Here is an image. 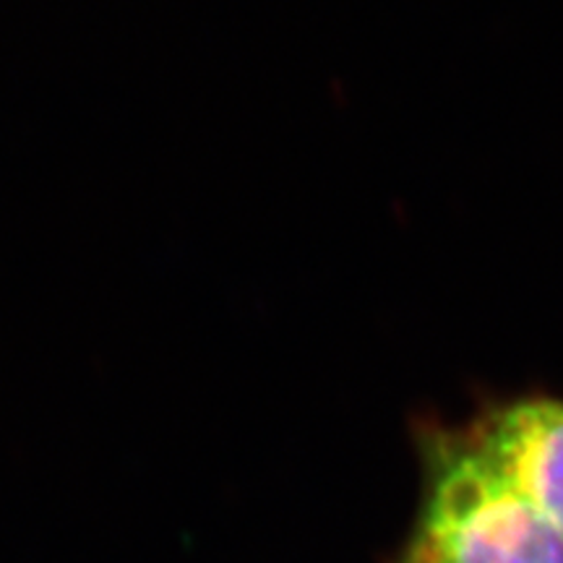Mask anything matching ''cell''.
Instances as JSON below:
<instances>
[{
    "instance_id": "2",
    "label": "cell",
    "mask_w": 563,
    "mask_h": 563,
    "mask_svg": "<svg viewBox=\"0 0 563 563\" xmlns=\"http://www.w3.org/2000/svg\"><path fill=\"white\" fill-rule=\"evenodd\" d=\"M464 426L504 475L563 530V394L477 389Z\"/></svg>"
},
{
    "instance_id": "1",
    "label": "cell",
    "mask_w": 563,
    "mask_h": 563,
    "mask_svg": "<svg viewBox=\"0 0 563 563\" xmlns=\"http://www.w3.org/2000/svg\"><path fill=\"white\" fill-rule=\"evenodd\" d=\"M418 504L389 563H563V530L483 452L464 420L407 418Z\"/></svg>"
}]
</instances>
